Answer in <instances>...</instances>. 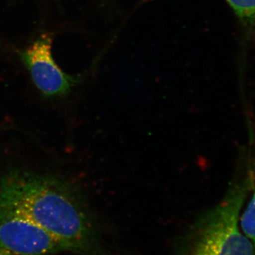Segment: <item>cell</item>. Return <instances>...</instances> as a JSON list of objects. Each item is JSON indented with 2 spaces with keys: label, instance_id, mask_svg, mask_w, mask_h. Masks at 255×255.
Segmentation results:
<instances>
[{
  "label": "cell",
  "instance_id": "7",
  "mask_svg": "<svg viewBox=\"0 0 255 255\" xmlns=\"http://www.w3.org/2000/svg\"><path fill=\"white\" fill-rule=\"evenodd\" d=\"M0 255H18L0 246Z\"/></svg>",
  "mask_w": 255,
  "mask_h": 255
},
{
  "label": "cell",
  "instance_id": "2",
  "mask_svg": "<svg viewBox=\"0 0 255 255\" xmlns=\"http://www.w3.org/2000/svg\"><path fill=\"white\" fill-rule=\"evenodd\" d=\"M251 184V177L233 184L217 205L197 218L183 238L182 255H255L253 243L239 227Z\"/></svg>",
  "mask_w": 255,
  "mask_h": 255
},
{
  "label": "cell",
  "instance_id": "1",
  "mask_svg": "<svg viewBox=\"0 0 255 255\" xmlns=\"http://www.w3.org/2000/svg\"><path fill=\"white\" fill-rule=\"evenodd\" d=\"M0 206L35 223L79 255H109L78 190L56 178L22 170L0 175Z\"/></svg>",
  "mask_w": 255,
  "mask_h": 255
},
{
  "label": "cell",
  "instance_id": "5",
  "mask_svg": "<svg viewBox=\"0 0 255 255\" xmlns=\"http://www.w3.org/2000/svg\"><path fill=\"white\" fill-rule=\"evenodd\" d=\"M238 18L248 26L255 23V0H226Z\"/></svg>",
  "mask_w": 255,
  "mask_h": 255
},
{
  "label": "cell",
  "instance_id": "6",
  "mask_svg": "<svg viewBox=\"0 0 255 255\" xmlns=\"http://www.w3.org/2000/svg\"><path fill=\"white\" fill-rule=\"evenodd\" d=\"M240 221L242 231L251 240L255 252V189Z\"/></svg>",
  "mask_w": 255,
  "mask_h": 255
},
{
  "label": "cell",
  "instance_id": "4",
  "mask_svg": "<svg viewBox=\"0 0 255 255\" xmlns=\"http://www.w3.org/2000/svg\"><path fill=\"white\" fill-rule=\"evenodd\" d=\"M0 246L18 255L68 252L67 247L35 223L0 206Z\"/></svg>",
  "mask_w": 255,
  "mask_h": 255
},
{
  "label": "cell",
  "instance_id": "3",
  "mask_svg": "<svg viewBox=\"0 0 255 255\" xmlns=\"http://www.w3.org/2000/svg\"><path fill=\"white\" fill-rule=\"evenodd\" d=\"M53 41L52 33H43L20 52L19 57L29 72L35 86L43 95L63 97L72 91L82 78L80 75H69L58 66L52 54Z\"/></svg>",
  "mask_w": 255,
  "mask_h": 255
}]
</instances>
